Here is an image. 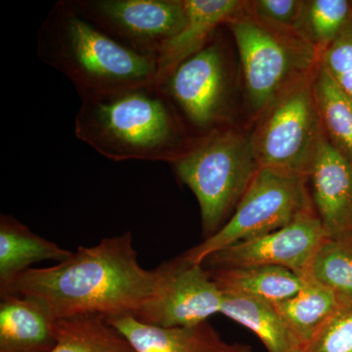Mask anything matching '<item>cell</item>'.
<instances>
[{
    "instance_id": "6da1fadb",
    "label": "cell",
    "mask_w": 352,
    "mask_h": 352,
    "mask_svg": "<svg viewBox=\"0 0 352 352\" xmlns=\"http://www.w3.org/2000/svg\"><path fill=\"white\" fill-rule=\"evenodd\" d=\"M161 272L144 270L131 232L80 247L71 258L19 275L6 295L36 300L54 319L82 314L135 317L152 298ZM3 295V296H6Z\"/></svg>"
},
{
    "instance_id": "7c38bea8",
    "label": "cell",
    "mask_w": 352,
    "mask_h": 352,
    "mask_svg": "<svg viewBox=\"0 0 352 352\" xmlns=\"http://www.w3.org/2000/svg\"><path fill=\"white\" fill-rule=\"evenodd\" d=\"M315 212L331 239L352 238V163L324 138L308 176Z\"/></svg>"
},
{
    "instance_id": "ba28073f",
    "label": "cell",
    "mask_w": 352,
    "mask_h": 352,
    "mask_svg": "<svg viewBox=\"0 0 352 352\" xmlns=\"http://www.w3.org/2000/svg\"><path fill=\"white\" fill-rule=\"evenodd\" d=\"M307 184L300 176L259 168L228 221L184 256L191 263L203 264L208 256L230 245L288 226L314 207Z\"/></svg>"
},
{
    "instance_id": "9c48e42d",
    "label": "cell",
    "mask_w": 352,
    "mask_h": 352,
    "mask_svg": "<svg viewBox=\"0 0 352 352\" xmlns=\"http://www.w3.org/2000/svg\"><path fill=\"white\" fill-rule=\"evenodd\" d=\"M102 32L157 63L164 45L187 23L185 0H69Z\"/></svg>"
},
{
    "instance_id": "d6986e66",
    "label": "cell",
    "mask_w": 352,
    "mask_h": 352,
    "mask_svg": "<svg viewBox=\"0 0 352 352\" xmlns=\"http://www.w3.org/2000/svg\"><path fill=\"white\" fill-rule=\"evenodd\" d=\"M56 346L51 352H138L107 317L82 314L55 321Z\"/></svg>"
},
{
    "instance_id": "d4e9b609",
    "label": "cell",
    "mask_w": 352,
    "mask_h": 352,
    "mask_svg": "<svg viewBox=\"0 0 352 352\" xmlns=\"http://www.w3.org/2000/svg\"><path fill=\"white\" fill-rule=\"evenodd\" d=\"M320 62L352 98V14L339 36L322 52Z\"/></svg>"
},
{
    "instance_id": "4fadbf2b",
    "label": "cell",
    "mask_w": 352,
    "mask_h": 352,
    "mask_svg": "<svg viewBox=\"0 0 352 352\" xmlns=\"http://www.w3.org/2000/svg\"><path fill=\"white\" fill-rule=\"evenodd\" d=\"M107 319L138 352H252L249 344H231L222 339L208 322L163 328L143 323L132 315Z\"/></svg>"
},
{
    "instance_id": "5b68a950",
    "label": "cell",
    "mask_w": 352,
    "mask_h": 352,
    "mask_svg": "<svg viewBox=\"0 0 352 352\" xmlns=\"http://www.w3.org/2000/svg\"><path fill=\"white\" fill-rule=\"evenodd\" d=\"M224 27L237 47L245 102L254 120L285 88L314 73L320 62V53L298 32L258 19L245 4Z\"/></svg>"
},
{
    "instance_id": "7a4b0ae2",
    "label": "cell",
    "mask_w": 352,
    "mask_h": 352,
    "mask_svg": "<svg viewBox=\"0 0 352 352\" xmlns=\"http://www.w3.org/2000/svg\"><path fill=\"white\" fill-rule=\"evenodd\" d=\"M75 134L113 162L171 164L198 139L156 82L80 97Z\"/></svg>"
},
{
    "instance_id": "5bb4252c",
    "label": "cell",
    "mask_w": 352,
    "mask_h": 352,
    "mask_svg": "<svg viewBox=\"0 0 352 352\" xmlns=\"http://www.w3.org/2000/svg\"><path fill=\"white\" fill-rule=\"evenodd\" d=\"M244 0H185L187 23L182 31L164 45L157 60L156 82L193 56L243 10Z\"/></svg>"
},
{
    "instance_id": "2e32d148",
    "label": "cell",
    "mask_w": 352,
    "mask_h": 352,
    "mask_svg": "<svg viewBox=\"0 0 352 352\" xmlns=\"http://www.w3.org/2000/svg\"><path fill=\"white\" fill-rule=\"evenodd\" d=\"M73 252L30 230L12 215L0 217V295L32 264L43 261L63 263Z\"/></svg>"
},
{
    "instance_id": "44dd1931",
    "label": "cell",
    "mask_w": 352,
    "mask_h": 352,
    "mask_svg": "<svg viewBox=\"0 0 352 352\" xmlns=\"http://www.w3.org/2000/svg\"><path fill=\"white\" fill-rule=\"evenodd\" d=\"M342 303L330 289L307 276L295 296L274 307L307 346Z\"/></svg>"
},
{
    "instance_id": "484cf974",
    "label": "cell",
    "mask_w": 352,
    "mask_h": 352,
    "mask_svg": "<svg viewBox=\"0 0 352 352\" xmlns=\"http://www.w3.org/2000/svg\"><path fill=\"white\" fill-rule=\"evenodd\" d=\"M305 0H251L245 8L267 24L296 32Z\"/></svg>"
},
{
    "instance_id": "52a82bcc",
    "label": "cell",
    "mask_w": 352,
    "mask_h": 352,
    "mask_svg": "<svg viewBox=\"0 0 352 352\" xmlns=\"http://www.w3.org/2000/svg\"><path fill=\"white\" fill-rule=\"evenodd\" d=\"M157 83L192 138L232 126V61L219 29L199 52Z\"/></svg>"
},
{
    "instance_id": "30bf717a",
    "label": "cell",
    "mask_w": 352,
    "mask_h": 352,
    "mask_svg": "<svg viewBox=\"0 0 352 352\" xmlns=\"http://www.w3.org/2000/svg\"><path fill=\"white\" fill-rule=\"evenodd\" d=\"M159 284L135 318L149 325L173 328L198 325L220 314L223 295L203 264L184 254L160 264Z\"/></svg>"
},
{
    "instance_id": "8992f818",
    "label": "cell",
    "mask_w": 352,
    "mask_h": 352,
    "mask_svg": "<svg viewBox=\"0 0 352 352\" xmlns=\"http://www.w3.org/2000/svg\"><path fill=\"white\" fill-rule=\"evenodd\" d=\"M314 73L285 88L254 120L250 140L259 168L308 180L325 138L315 101Z\"/></svg>"
},
{
    "instance_id": "7402d4cb",
    "label": "cell",
    "mask_w": 352,
    "mask_h": 352,
    "mask_svg": "<svg viewBox=\"0 0 352 352\" xmlns=\"http://www.w3.org/2000/svg\"><path fill=\"white\" fill-rule=\"evenodd\" d=\"M352 0H305L296 32L322 54L346 27Z\"/></svg>"
},
{
    "instance_id": "9a60e30c",
    "label": "cell",
    "mask_w": 352,
    "mask_h": 352,
    "mask_svg": "<svg viewBox=\"0 0 352 352\" xmlns=\"http://www.w3.org/2000/svg\"><path fill=\"white\" fill-rule=\"evenodd\" d=\"M55 321L38 302L13 294L1 296L0 352H51Z\"/></svg>"
},
{
    "instance_id": "ffe728a7",
    "label": "cell",
    "mask_w": 352,
    "mask_h": 352,
    "mask_svg": "<svg viewBox=\"0 0 352 352\" xmlns=\"http://www.w3.org/2000/svg\"><path fill=\"white\" fill-rule=\"evenodd\" d=\"M315 101L330 144L352 163V98L319 62L314 73Z\"/></svg>"
},
{
    "instance_id": "ac0fdd59",
    "label": "cell",
    "mask_w": 352,
    "mask_h": 352,
    "mask_svg": "<svg viewBox=\"0 0 352 352\" xmlns=\"http://www.w3.org/2000/svg\"><path fill=\"white\" fill-rule=\"evenodd\" d=\"M220 314L256 333L268 352H303L305 344L289 328L274 305L223 296Z\"/></svg>"
},
{
    "instance_id": "277c9868",
    "label": "cell",
    "mask_w": 352,
    "mask_h": 352,
    "mask_svg": "<svg viewBox=\"0 0 352 352\" xmlns=\"http://www.w3.org/2000/svg\"><path fill=\"white\" fill-rule=\"evenodd\" d=\"M170 164L198 201L206 239L232 217L261 168L250 133L233 124L197 139L188 151Z\"/></svg>"
},
{
    "instance_id": "3957f363",
    "label": "cell",
    "mask_w": 352,
    "mask_h": 352,
    "mask_svg": "<svg viewBox=\"0 0 352 352\" xmlns=\"http://www.w3.org/2000/svg\"><path fill=\"white\" fill-rule=\"evenodd\" d=\"M39 59L63 74L78 96L156 82L157 63L109 36L69 0L53 4L36 34Z\"/></svg>"
},
{
    "instance_id": "cb8c5ba5",
    "label": "cell",
    "mask_w": 352,
    "mask_h": 352,
    "mask_svg": "<svg viewBox=\"0 0 352 352\" xmlns=\"http://www.w3.org/2000/svg\"><path fill=\"white\" fill-rule=\"evenodd\" d=\"M303 352H352V302H342Z\"/></svg>"
},
{
    "instance_id": "603a6c76",
    "label": "cell",
    "mask_w": 352,
    "mask_h": 352,
    "mask_svg": "<svg viewBox=\"0 0 352 352\" xmlns=\"http://www.w3.org/2000/svg\"><path fill=\"white\" fill-rule=\"evenodd\" d=\"M307 276L330 289L342 302H352V238H326L312 259Z\"/></svg>"
},
{
    "instance_id": "8fae6325",
    "label": "cell",
    "mask_w": 352,
    "mask_h": 352,
    "mask_svg": "<svg viewBox=\"0 0 352 352\" xmlns=\"http://www.w3.org/2000/svg\"><path fill=\"white\" fill-rule=\"evenodd\" d=\"M327 237L314 207L288 226L215 252L204 264L212 268L279 266L305 278L317 250Z\"/></svg>"
},
{
    "instance_id": "e0dca14e",
    "label": "cell",
    "mask_w": 352,
    "mask_h": 352,
    "mask_svg": "<svg viewBox=\"0 0 352 352\" xmlns=\"http://www.w3.org/2000/svg\"><path fill=\"white\" fill-rule=\"evenodd\" d=\"M210 277L222 295L240 296L276 305L295 296L305 278L279 266L212 268Z\"/></svg>"
}]
</instances>
